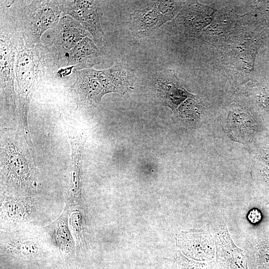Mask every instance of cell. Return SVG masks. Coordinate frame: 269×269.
Returning a JSON list of instances; mask_svg holds the SVG:
<instances>
[{"mask_svg": "<svg viewBox=\"0 0 269 269\" xmlns=\"http://www.w3.org/2000/svg\"><path fill=\"white\" fill-rule=\"evenodd\" d=\"M58 44L70 51L82 38L86 37L85 28L77 21L71 17H63L58 28Z\"/></svg>", "mask_w": 269, "mask_h": 269, "instance_id": "cell-11", "label": "cell"}, {"mask_svg": "<svg viewBox=\"0 0 269 269\" xmlns=\"http://www.w3.org/2000/svg\"><path fill=\"white\" fill-rule=\"evenodd\" d=\"M14 54L12 46L6 38L0 39V81L1 85L10 105L15 106L13 90Z\"/></svg>", "mask_w": 269, "mask_h": 269, "instance_id": "cell-10", "label": "cell"}, {"mask_svg": "<svg viewBox=\"0 0 269 269\" xmlns=\"http://www.w3.org/2000/svg\"><path fill=\"white\" fill-rule=\"evenodd\" d=\"M3 210L7 216L12 219L21 218L27 214L28 205L23 201L14 198H9L3 204Z\"/></svg>", "mask_w": 269, "mask_h": 269, "instance_id": "cell-14", "label": "cell"}, {"mask_svg": "<svg viewBox=\"0 0 269 269\" xmlns=\"http://www.w3.org/2000/svg\"><path fill=\"white\" fill-rule=\"evenodd\" d=\"M168 21L160 12L154 1L142 9L134 10L130 14V28L139 37L147 36Z\"/></svg>", "mask_w": 269, "mask_h": 269, "instance_id": "cell-6", "label": "cell"}, {"mask_svg": "<svg viewBox=\"0 0 269 269\" xmlns=\"http://www.w3.org/2000/svg\"><path fill=\"white\" fill-rule=\"evenodd\" d=\"M261 213L257 209H254L250 211L248 214V219L252 223H256L261 219Z\"/></svg>", "mask_w": 269, "mask_h": 269, "instance_id": "cell-19", "label": "cell"}, {"mask_svg": "<svg viewBox=\"0 0 269 269\" xmlns=\"http://www.w3.org/2000/svg\"><path fill=\"white\" fill-rule=\"evenodd\" d=\"M156 96L162 105L175 110L186 98L193 96L180 88L178 79L173 70H168L156 78Z\"/></svg>", "mask_w": 269, "mask_h": 269, "instance_id": "cell-7", "label": "cell"}, {"mask_svg": "<svg viewBox=\"0 0 269 269\" xmlns=\"http://www.w3.org/2000/svg\"><path fill=\"white\" fill-rule=\"evenodd\" d=\"M39 60L34 50L23 46L18 50L15 75L17 83L18 126L29 146H33L28 125L30 102L39 73Z\"/></svg>", "mask_w": 269, "mask_h": 269, "instance_id": "cell-2", "label": "cell"}, {"mask_svg": "<svg viewBox=\"0 0 269 269\" xmlns=\"http://www.w3.org/2000/svg\"><path fill=\"white\" fill-rule=\"evenodd\" d=\"M257 157L260 163L269 167V143L261 144L257 149Z\"/></svg>", "mask_w": 269, "mask_h": 269, "instance_id": "cell-17", "label": "cell"}, {"mask_svg": "<svg viewBox=\"0 0 269 269\" xmlns=\"http://www.w3.org/2000/svg\"><path fill=\"white\" fill-rule=\"evenodd\" d=\"M99 82L106 94H124L133 88L136 76L133 70L115 65L107 69L96 70Z\"/></svg>", "mask_w": 269, "mask_h": 269, "instance_id": "cell-5", "label": "cell"}, {"mask_svg": "<svg viewBox=\"0 0 269 269\" xmlns=\"http://www.w3.org/2000/svg\"><path fill=\"white\" fill-rule=\"evenodd\" d=\"M259 163L258 164L259 170L262 181L266 187L269 189V167Z\"/></svg>", "mask_w": 269, "mask_h": 269, "instance_id": "cell-18", "label": "cell"}, {"mask_svg": "<svg viewBox=\"0 0 269 269\" xmlns=\"http://www.w3.org/2000/svg\"><path fill=\"white\" fill-rule=\"evenodd\" d=\"M256 100L260 108L269 115V89L259 88L257 92Z\"/></svg>", "mask_w": 269, "mask_h": 269, "instance_id": "cell-16", "label": "cell"}, {"mask_svg": "<svg viewBox=\"0 0 269 269\" xmlns=\"http://www.w3.org/2000/svg\"><path fill=\"white\" fill-rule=\"evenodd\" d=\"M100 52L94 42L87 37L80 40L69 51V63L79 64L81 68H92Z\"/></svg>", "mask_w": 269, "mask_h": 269, "instance_id": "cell-12", "label": "cell"}, {"mask_svg": "<svg viewBox=\"0 0 269 269\" xmlns=\"http://www.w3.org/2000/svg\"><path fill=\"white\" fill-rule=\"evenodd\" d=\"M78 105L94 106L106 94L98 81L96 70L92 68L76 70V80L71 89Z\"/></svg>", "mask_w": 269, "mask_h": 269, "instance_id": "cell-4", "label": "cell"}, {"mask_svg": "<svg viewBox=\"0 0 269 269\" xmlns=\"http://www.w3.org/2000/svg\"><path fill=\"white\" fill-rule=\"evenodd\" d=\"M154 3L160 12L167 21L171 20L177 14L178 5L174 0H156Z\"/></svg>", "mask_w": 269, "mask_h": 269, "instance_id": "cell-15", "label": "cell"}, {"mask_svg": "<svg viewBox=\"0 0 269 269\" xmlns=\"http://www.w3.org/2000/svg\"><path fill=\"white\" fill-rule=\"evenodd\" d=\"M32 7L28 16V28L32 39L37 42L42 34L53 26L58 19V10L50 2H40Z\"/></svg>", "mask_w": 269, "mask_h": 269, "instance_id": "cell-9", "label": "cell"}, {"mask_svg": "<svg viewBox=\"0 0 269 269\" xmlns=\"http://www.w3.org/2000/svg\"><path fill=\"white\" fill-rule=\"evenodd\" d=\"M53 237L59 248L66 254L72 253L73 242L67 224V214L62 216L55 224Z\"/></svg>", "mask_w": 269, "mask_h": 269, "instance_id": "cell-13", "label": "cell"}, {"mask_svg": "<svg viewBox=\"0 0 269 269\" xmlns=\"http://www.w3.org/2000/svg\"><path fill=\"white\" fill-rule=\"evenodd\" d=\"M71 146V160L68 173L69 197L78 198L80 193V186L84 140L82 136L68 127L66 129Z\"/></svg>", "mask_w": 269, "mask_h": 269, "instance_id": "cell-8", "label": "cell"}, {"mask_svg": "<svg viewBox=\"0 0 269 269\" xmlns=\"http://www.w3.org/2000/svg\"><path fill=\"white\" fill-rule=\"evenodd\" d=\"M17 134L2 140L1 165L7 181L17 187L26 188L35 185V168L28 145L24 136Z\"/></svg>", "mask_w": 269, "mask_h": 269, "instance_id": "cell-1", "label": "cell"}, {"mask_svg": "<svg viewBox=\"0 0 269 269\" xmlns=\"http://www.w3.org/2000/svg\"><path fill=\"white\" fill-rule=\"evenodd\" d=\"M62 10L71 15L89 31L96 42H101L104 33L101 26L97 8L93 1H62Z\"/></svg>", "mask_w": 269, "mask_h": 269, "instance_id": "cell-3", "label": "cell"}]
</instances>
